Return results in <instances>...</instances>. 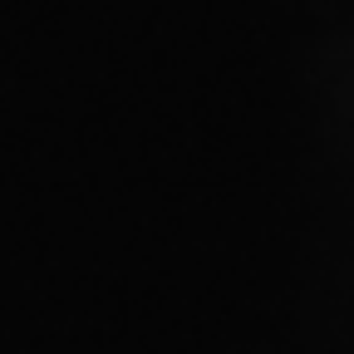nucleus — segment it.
Returning a JSON list of instances; mask_svg holds the SVG:
<instances>
[]
</instances>
